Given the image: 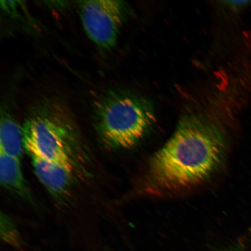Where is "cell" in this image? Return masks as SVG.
I'll use <instances>...</instances> for the list:
<instances>
[{
	"instance_id": "obj_7",
	"label": "cell",
	"mask_w": 251,
	"mask_h": 251,
	"mask_svg": "<svg viewBox=\"0 0 251 251\" xmlns=\"http://www.w3.org/2000/svg\"><path fill=\"white\" fill-rule=\"evenodd\" d=\"M23 128L10 114L2 112L0 124V152L20 159L23 156Z\"/></svg>"
},
{
	"instance_id": "obj_1",
	"label": "cell",
	"mask_w": 251,
	"mask_h": 251,
	"mask_svg": "<svg viewBox=\"0 0 251 251\" xmlns=\"http://www.w3.org/2000/svg\"><path fill=\"white\" fill-rule=\"evenodd\" d=\"M228 147L224 128L211 119L183 116L172 136L150 159L144 191L150 195H173L201 186L224 165Z\"/></svg>"
},
{
	"instance_id": "obj_6",
	"label": "cell",
	"mask_w": 251,
	"mask_h": 251,
	"mask_svg": "<svg viewBox=\"0 0 251 251\" xmlns=\"http://www.w3.org/2000/svg\"><path fill=\"white\" fill-rule=\"evenodd\" d=\"M0 180L2 186L25 199H31L21 170L20 159L0 152Z\"/></svg>"
},
{
	"instance_id": "obj_10",
	"label": "cell",
	"mask_w": 251,
	"mask_h": 251,
	"mask_svg": "<svg viewBox=\"0 0 251 251\" xmlns=\"http://www.w3.org/2000/svg\"><path fill=\"white\" fill-rule=\"evenodd\" d=\"M217 251H243L242 247L239 246H235L226 248V249H222Z\"/></svg>"
},
{
	"instance_id": "obj_2",
	"label": "cell",
	"mask_w": 251,
	"mask_h": 251,
	"mask_svg": "<svg viewBox=\"0 0 251 251\" xmlns=\"http://www.w3.org/2000/svg\"><path fill=\"white\" fill-rule=\"evenodd\" d=\"M94 112L99 136L112 149L136 146L156 121L151 102L125 91L112 90L102 94L94 103Z\"/></svg>"
},
{
	"instance_id": "obj_4",
	"label": "cell",
	"mask_w": 251,
	"mask_h": 251,
	"mask_svg": "<svg viewBox=\"0 0 251 251\" xmlns=\"http://www.w3.org/2000/svg\"><path fill=\"white\" fill-rule=\"evenodd\" d=\"M81 23L89 38L103 50L117 45L125 15L124 2L116 0L78 2Z\"/></svg>"
},
{
	"instance_id": "obj_8",
	"label": "cell",
	"mask_w": 251,
	"mask_h": 251,
	"mask_svg": "<svg viewBox=\"0 0 251 251\" xmlns=\"http://www.w3.org/2000/svg\"><path fill=\"white\" fill-rule=\"evenodd\" d=\"M1 234L5 242L14 247H20L21 240L20 234L11 219L4 213L1 215Z\"/></svg>"
},
{
	"instance_id": "obj_9",
	"label": "cell",
	"mask_w": 251,
	"mask_h": 251,
	"mask_svg": "<svg viewBox=\"0 0 251 251\" xmlns=\"http://www.w3.org/2000/svg\"><path fill=\"white\" fill-rule=\"evenodd\" d=\"M225 2L228 8L235 11L241 10L251 5V1H227Z\"/></svg>"
},
{
	"instance_id": "obj_5",
	"label": "cell",
	"mask_w": 251,
	"mask_h": 251,
	"mask_svg": "<svg viewBox=\"0 0 251 251\" xmlns=\"http://www.w3.org/2000/svg\"><path fill=\"white\" fill-rule=\"evenodd\" d=\"M31 159L37 177L52 195L58 199L67 196L75 172L56 163L36 158Z\"/></svg>"
},
{
	"instance_id": "obj_3",
	"label": "cell",
	"mask_w": 251,
	"mask_h": 251,
	"mask_svg": "<svg viewBox=\"0 0 251 251\" xmlns=\"http://www.w3.org/2000/svg\"><path fill=\"white\" fill-rule=\"evenodd\" d=\"M23 128L25 149L31 158L56 163L75 172L76 164L71 144L76 130L64 105L50 100L39 103Z\"/></svg>"
}]
</instances>
